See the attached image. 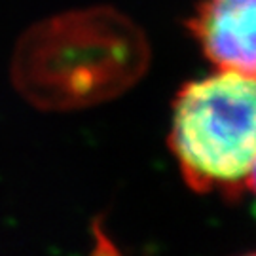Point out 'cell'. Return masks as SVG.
<instances>
[{
	"mask_svg": "<svg viewBox=\"0 0 256 256\" xmlns=\"http://www.w3.org/2000/svg\"><path fill=\"white\" fill-rule=\"evenodd\" d=\"M169 140L192 190L241 196L256 167V76L216 70L186 84Z\"/></svg>",
	"mask_w": 256,
	"mask_h": 256,
	"instance_id": "1",
	"label": "cell"
},
{
	"mask_svg": "<svg viewBox=\"0 0 256 256\" xmlns=\"http://www.w3.org/2000/svg\"><path fill=\"white\" fill-rule=\"evenodd\" d=\"M188 27L218 70L256 76V0H203Z\"/></svg>",
	"mask_w": 256,
	"mask_h": 256,
	"instance_id": "2",
	"label": "cell"
},
{
	"mask_svg": "<svg viewBox=\"0 0 256 256\" xmlns=\"http://www.w3.org/2000/svg\"><path fill=\"white\" fill-rule=\"evenodd\" d=\"M247 190H250V192L256 196V167H254V171H252V176H250V180H248V188Z\"/></svg>",
	"mask_w": 256,
	"mask_h": 256,
	"instance_id": "3",
	"label": "cell"
}]
</instances>
